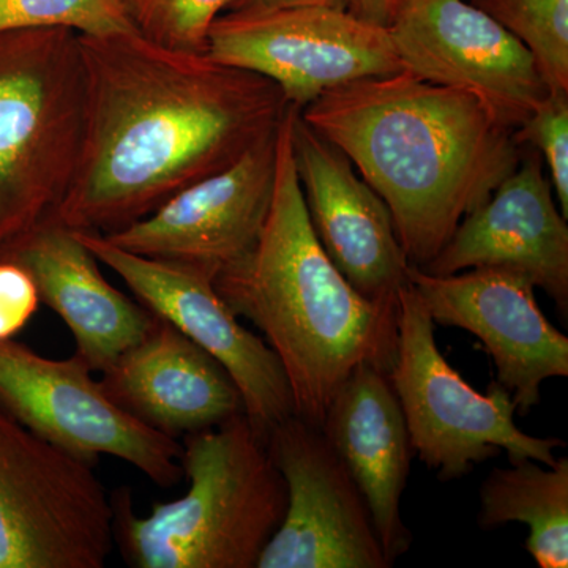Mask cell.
I'll return each mask as SVG.
<instances>
[{
    "label": "cell",
    "instance_id": "1",
    "mask_svg": "<svg viewBox=\"0 0 568 568\" xmlns=\"http://www.w3.org/2000/svg\"><path fill=\"white\" fill-rule=\"evenodd\" d=\"M84 138L50 222L108 235L226 170L276 132L287 104L267 78L138 32L80 36Z\"/></svg>",
    "mask_w": 568,
    "mask_h": 568
},
{
    "label": "cell",
    "instance_id": "2",
    "mask_svg": "<svg viewBox=\"0 0 568 568\" xmlns=\"http://www.w3.org/2000/svg\"><path fill=\"white\" fill-rule=\"evenodd\" d=\"M301 115L383 197L418 268L435 260L525 153L514 132L473 97L407 70L339 85Z\"/></svg>",
    "mask_w": 568,
    "mask_h": 568
},
{
    "label": "cell",
    "instance_id": "3",
    "mask_svg": "<svg viewBox=\"0 0 568 568\" xmlns=\"http://www.w3.org/2000/svg\"><path fill=\"white\" fill-rule=\"evenodd\" d=\"M287 106L276 133L271 211L256 244L213 278L220 297L274 351L293 392L294 414L323 424L336 390L361 365L390 375L399 298L373 302L354 290L317 241L295 171Z\"/></svg>",
    "mask_w": 568,
    "mask_h": 568
},
{
    "label": "cell",
    "instance_id": "4",
    "mask_svg": "<svg viewBox=\"0 0 568 568\" xmlns=\"http://www.w3.org/2000/svg\"><path fill=\"white\" fill-rule=\"evenodd\" d=\"M189 491L138 517L132 493L111 497L114 541L138 568H256L287 507L267 437L245 413L183 436Z\"/></svg>",
    "mask_w": 568,
    "mask_h": 568
},
{
    "label": "cell",
    "instance_id": "5",
    "mask_svg": "<svg viewBox=\"0 0 568 568\" xmlns=\"http://www.w3.org/2000/svg\"><path fill=\"white\" fill-rule=\"evenodd\" d=\"M80 33L0 32V252L52 219L84 138Z\"/></svg>",
    "mask_w": 568,
    "mask_h": 568
},
{
    "label": "cell",
    "instance_id": "6",
    "mask_svg": "<svg viewBox=\"0 0 568 568\" xmlns=\"http://www.w3.org/2000/svg\"><path fill=\"white\" fill-rule=\"evenodd\" d=\"M436 324L407 282L399 291L398 349L392 386L405 414L414 454L437 480L467 476L476 465L506 452L508 462L556 463L559 437H536L515 422L517 405L503 384L493 381L480 394L440 354Z\"/></svg>",
    "mask_w": 568,
    "mask_h": 568
},
{
    "label": "cell",
    "instance_id": "7",
    "mask_svg": "<svg viewBox=\"0 0 568 568\" xmlns=\"http://www.w3.org/2000/svg\"><path fill=\"white\" fill-rule=\"evenodd\" d=\"M112 519L93 465L0 407V568H103Z\"/></svg>",
    "mask_w": 568,
    "mask_h": 568
},
{
    "label": "cell",
    "instance_id": "8",
    "mask_svg": "<svg viewBox=\"0 0 568 568\" xmlns=\"http://www.w3.org/2000/svg\"><path fill=\"white\" fill-rule=\"evenodd\" d=\"M82 358L55 361L17 339L0 342V407L52 446L95 466L122 459L160 488L183 476L182 444L126 413Z\"/></svg>",
    "mask_w": 568,
    "mask_h": 568
},
{
    "label": "cell",
    "instance_id": "9",
    "mask_svg": "<svg viewBox=\"0 0 568 568\" xmlns=\"http://www.w3.org/2000/svg\"><path fill=\"white\" fill-rule=\"evenodd\" d=\"M205 52L267 78L301 111L339 85L405 70L387 28L327 7L226 11Z\"/></svg>",
    "mask_w": 568,
    "mask_h": 568
},
{
    "label": "cell",
    "instance_id": "10",
    "mask_svg": "<svg viewBox=\"0 0 568 568\" xmlns=\"http://www.w3.org/2000/svg\"><path fill=\"white\" fill-rule=\"evenodd\" d=\"M387 29L403 69L473 97L510 132L552 93L525 44L470 0H403Z\"/></svg>",
    "mask_w": 568,
    "mask_h": 568
},
{
    "label": "cell",
    "instance_id": "11",
    "mask_svg": "<svg viewBox=\"0 0 568 568\" xmlns=\"http://www.w3.org/2000/svg\"><path fill=\"white\" fill-rule=\"evenodd\" d=\"M286 514L256 568H388L368 504L320 425L290 416L268 432Z\"/></svg>",
    "mask_w": 568,
    "mask_h": 568
},
{
    "label": "cell",
    "instance_id": "12",
    "mask_svg": "<svg viewBox=\"0 0 568 568\" xmlns=\"http://www.w3.org/2000/svg\"><path fill=\"white\" fill-rule=\"evenodd\" d=\"M74 233L100 263L121 276L138 302L222 364L241 392L246 417L265 437L293 416V392L278 357L239 323L211 276L126 252L102 234Z\"/></svg>",
    "mask_w": 568,
    "mask_h": 568
},
{
    "label": "cell",
    "instance_id": "13",
    "mask_svg": "<svg viewBox=\"0 0 568 568\" xmlns=\"http://www.w3.org/2000/svg\"><path fill=\"white\" fill-rule=\"evenodd\" d=\"M407 278L433 323L484 345L519 416L540 405L545 381L568 376V338L545 317L525 275L487 267L433 275L410 265Z\"/></svg>",
    "mask_w": 568,
    "mask_h": 568
},
{
    "label": "cell",
    "instance_id": "14",
    "mask_svg": "<svg viewBox=\"0 0 568 568\" xmlns=\"http://www.w3.org/2000/svg\"><path fill=\"white\" fill-rule=\"evenodd\" d=\"M276 133L278 129L226 170L104 237L126 252L215 278L245 256L263 231L274 196Z\"/></svg>",
    "mask_w": 568,
    "mask_h": 568
},
{
    "label": "cell",
    "instance_id": "15",
    "mask_svg": "<svg viewBox=\"0 0 568 568\" xmlns=\"http://www.w3.org/2000/svg\"><path fill=\"white\" fill-rule=\"evenodd\" d=\"M295 171L310 223L332 263L357 293L396 304L410 263L399 244L387 204L349 159L306 125H293Z\"/></svg>",
    "mask_w": 568,
    "mask_h": 568
},
{
    "label": "cell",
    "instance_id": "16",
    "mask_svg": "<svg viewBox=\"0 0 568 568\" xmlns=\"http://www.w3.org/2000/svg\"><path fill=\"white\" fill-rule=\"evenodd\" d=\"M517 272L568 316V226L544 162L529 152L491 196L467 213L444 248L422 271L452 275L469 268Z\"/></svg>",
    "mask_w": 568,
    "mask_h": 568
},
{
    "label": "cell",
    "instance_id": "17",
    "mask_svg": "<svg viewBox=\"0 0 568 568\" xmlns=\"http://www.w3.org/2000/svg\"><path fill=\"white\" fill-rule=\"evenodd\" d=\"M100 383L126 413L178 440L245 413L222 364L156 315L151 331L104 369Z\"/></svg>",
    "mask_w": 568,
    "mask_h": 568
},
{
    "label": "cell",
    "instance_id": "18",
    "mask_svg": "<svg viewBox=\"0 0 568 568\" xmlns=\"http://www.w3.org/2000/svg\"><path fill=\"white\" fill-rule=\"evenodd\" d=\"M29 272L40 301L61 316L77 343V355L103 373L151 331L155 315L115 290L74 231L55 222L39 224L0 252Z\"/></svg>",
    "mask_w": 568,
    "mask_h": 568
},
{
    "label": "cell",
    "instance_id": "19",
    "mask_svg": "<svg viewBox=\"0 0 568 568\" xmlns=\"http://www.w3.org/2000/svg\"><path fill=\"white\" fill-rule=\"evenodd\" d=\"M321 429L364 495L394 566L413 544L402 517V497L414 448L388 373L368 364L355 368L332 398Z\"/></svg>",
    "mask_w": 568,
    "mask_h": 568
},
{
    "label": "cell",
    "instance_id": "20",
    "mask_svg": "<svg viewBox=\"0 0 568 568\" xmlns=\"http://www.w3.org/2000/svg\"><path fill=\"white\" fill-rule=\"evenodd\" d=\"M529 526L526 549L540 568L568 567V458L541 466L525 458L495 467L480 487L478 525Z\"/></svg>",
    "mask_w": 568,
    "mask_h": 568
},
{
    "label": "cell",
    "instance_id": "21",
    "mask_svg": "<svg viewBox=\"0 0 568 568\" xmlns=\"http://www.w3.org/2000/svg\"><path fill=\"white\" fill-rule=\"evenodd\" d=\"M532 55L552 93H568V0H470Z\"/></svg>",
    "mask_w": 568,
    "mask_h": 568
},
{
    "label": "cell",
    "instance_id": "22",
    "mask_svg": "<svg viewBox=\"0 0 568 568\" xmlns=\"http://www.w3.org/2000/svg\"><path fill=\"white\" fill-rule=\"evenodd\" d=\"M54 28L93 37L136 32L121 0H0V32Z\"/></svg>",
    "mask_w": 568,
    "mask_h": 568
},
{
    "label": "cell",
    "instance_id": "23",
    "mask_svg": "<svg viewBox=\"0 0 568 568\" xmlns=\"http://www.w3.org/2000/svg\"><path fill=\"white\" fill-rule=\"evenodd\" d=\"M134 31L173 50L205 52L213 21L237 0H121Z\"/></svg>",
    "mask_w": 568,
    "mask_h": 568
},
{
    "label": "cell",
    "instance_id": "24",
    "mask_svg": "<svg viewBox=\"0 0 568 568\" xmlns=\"http://www.w3.org/2000/svg\"><path fill=\"white\" fill-rule=\"evenodd\" d=\"M514 138L519 145H532L547 164L548 181L568 220V93H551Z\"/></svg>",
    "mask_w": 568,
    "mask_h": 568
},
{
    "label": "cell",
    "instance_id": "25",
    "mask_svg": "<svg viewBox=\"0 0 568 568\" xmlns=\"http://www.w3.org/2000/svg\"><path fill=\"white\" fill-rule=\"evenodd\" d=\"M41 304L39 290L20 264L0 260V342L14 339Z\"/></svg>",
    "mask_w": 568,
    "mask_h": 568
},
{
    "label": "cell",
    "instance_id": "26",
    "mask_svg": "<svg viewBox=\"0 0 568 568\" xmlns=\"http://www.w3.org/2000/svg\"><path fill=\"white\" fill-rule=\"evenodd\" d=\"M293 7H327V9L347 10L349 0H237L227 11H267L293 9Z\"/></svg>",
    "mask_w": 568,
    "mask_h": 568
},
{
    "label": "cell",
    "instance_id": "27",
    "mask_svg": "<svg viewBox=\"0 0 568 568\" xmlns=\"http://www.w3.org/2000/svg\"><path fill=\"white\" fill-rule=\"evenodd\" d=\"M402 3L403 0H349L347 10L362 20L387 28Z\"/></svg>",
    "mask_w": 568,
    "mask_h": 568
}]
</instances>
